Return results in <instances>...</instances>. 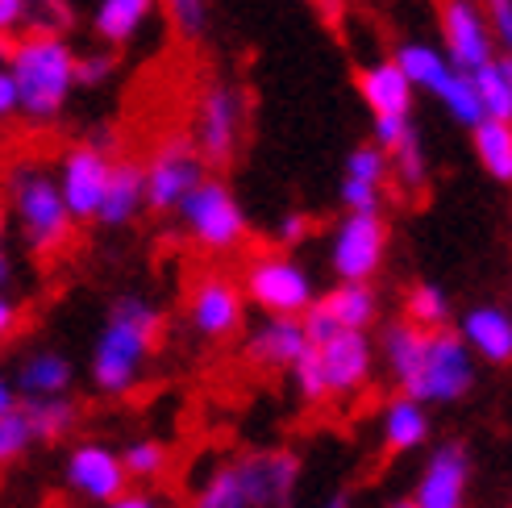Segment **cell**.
I'll return each mask as SVG.
<instances>
[{
    "mask_svg": "<svg viewBox=\"0 0 512 508\" xmlns=\"http://www.w3.org/2000/svg\"><path fill=\"white\" fill-rule=\"evenodd\" d=\"M242 484V496L250 508H292L296 484H300V459L292 450H263L229 463Z\"/></svg>",
    "mask_w": 512,
    "mask_h": 508,
    "instance_id": "13",
    "label": "cell"
},
{
    "mask_svg": "<svg viewBox=\"0 0 512 508\" xmlns=\"http://www.w3.org/2000/svg\"><path fill=\"white\" fill-rule=\"evenodd\" d=\"M479 13H483V21H488L496 46H504V55H508V46H512V0H479Z\"/></svg>",
    "mask_w": 512,
    "mask_h": 508,
    "instance_id": "41",
    "label": "cell"
},
{
    "mask_svg": "<svg viewBox=\"0 0 512 508\" xmlns=\"http://www.w3.org/2000/svg\"><path fill=\"white\" fill-rule=\"evenodd\" d=\"M313 350H317L329 396H358L371 384V375H375L371 334H334L325 346H313Z\"/></svg>",
    "mask_w": 512,
    "mask_h": 508,
    "instance_id": "17",
    "label": "cell"
},
{
    "mask_svg": "<svg viewBox=\"0 0 512 508\" xmlns=\"http://www.w3.org/2000/svg\"><path fill=\"white\" fill-rule=\"evenodd\" d=\"M117 454H121L125 479H138V484H150V479H159V475L167 471V463H171V450H167V442H159V438H138V442H130V446L117 450Z\"/></svg>",
    "mask_w": 512,
    "mask_h": 508,
    "instance_id": "32",
    "label": "cell"
},
{
    "mask_svg": "<svg viewBox=\"0 0 512 508\" xmlns=\"http://www.w3.org/2000/svg\"><path fill=\"white\" fill-rule=\"evenodd\" d=\"M109 171H113V159L92 150L88 142H71L63 155H59V167L50 171L55 175V188L63 196V209L67 217L80 225V221H96V209L105 200V188H109Z\"/></svg>",
    "mask_w": 512,
    "mask_h": 508,
    "instance_id": "11",
    "label": "cell"
},
{
    "mask_svg": "<svg viewBox=\"0 0 512 508\" xmlns=\"http://www.w3.org/2000/svg\"><path fill=\"white\" fill-rule=\"evenodd\" d=\"M5 71L17 88V113L34 125L59 121L75 92V46L63 34H17L9 42Z\"/></svg>",
    "mask_w": 512,
    "mask_h": 508,
    "instance_id": "2",
    "label": "cell"
},
{
    "mask_svg": "<svg viewBox=\"0 0 512 508\" xmlns=\"http://www.w3.org/2000/svg\"><path fill=\"white\" fill-rule=\"evenodd\" d=\"M75 384V367L63 350H30L25 359L17 363V375H13V392L25 396V400H55V396H67Z\"/></svg>",
    "mask_w": 512,
    "mask_h": 508,
    "instance_id": "22",
    "label": "cell"
},
{
    "mask_svg": "<svg viewBox=\"0 0 512 508\" xmlns=\"http://www.w3.org/2000/svg\"><path fill=\"white\" fill-rule=\"evenodd\" d=\"M117 75L113 50H92V55H75V88H105Z\"/></svg>",
    "mask_w": 512,
    "mask_h": 508,
    "instance_id": "37",
    "label": "cell"
},
{
    "mask_svg": "<svg viewBox=\"0 0 512 508\" xmlns=\"http://www.w3.org/2000/svg\"><path fill=\"white\" fill-rule=\"evenodd\" d=\"M9 117H17V88L9 80L5 63H0V121H9Z\"/></svg>",
    "mask_w": 512,
    "mask_h": 508,
    "instance_id": "46",
    "label": "cell"
},
{
    "mask_svg": "<svg viewBox=\"0 0 512 508\" xmlns=\"http://www.w3.org/2000/svg\"><path fill=\"white\" fill-rule=\"evenodd\" d=\"M471 146H475L479 167L496 184H512V125L483 117L479 125H471Z\"/></svg>",
    "mask_w": 512,
    "mask_h": 508,
    "instance_id": "27",
    "label": "cell"
},
{
    "mask_svg": "<svg viewBox=\"0 0 512 508\" xmlns=\"http://www.w3.org/2000/svg\"><path fill=\"white\" fill-rule=\"evenodd\" d=\"M192 508H250L246 496H242V484L234 467H217L209 479H204V488L196 492Z\"/></svg>",
    "mask_w": 512,
    "mask_h": 508,
    "instance_id": "33",
    "label": "cell"
},
{
    "mask_svg": "<svg viewBox=\"0 0 512 508\" xmlns=\"http://www.w3.org/2000/svg\"><path fill=\"white\" fill-rule=\"evenodd\" d=\"M179 42H204L213 30V0H159Z\"/></svg>",
    "mask_w": 512,
    "mask_h": 508,
    "instance_id": "31",
    "label": "cell"
},
{
    "mask_svg": "<svg viewBox=\"0 0 512 508\" xmlns=\"http://www.w3.org/2000/svg\"><path fill=\"white\" fill-rule=\"evenodd\" d=\"M438 25H442V46L438 50L446 55V63L458 67L463 75L479 71L483 63H492L500 55L488 21H483V13H479V0H446Z\"/></svg>",
    "mask_w": 512,
    "mask_h": 508,
    "instance_id": "12",
    "label": "cell"
},
{
    "mask_svg": "<svg viewBox=\"0 0 512 508\" xmlns=\"http://www.w3.org/2000/svg\"><path fill=\"white\" fill-rule=\"evenodd\" d=\"M146 213V200H142V163L138 159H113L109 171V188L105 200L96 209V221L105 230H125Z\"/></svg>",
    "mask_w": 512,
    "mask_h": 508,
    "instance_id": "23",
    "label": "cell"
},
{
    "mask_svg": "<svg viewBox=\"0 0 512 508\" xmlns=\"http://www.w3.org/2000/svg\"><path fill=\"white\" fill-rule=\"evenodd\" d=\"M30 446H34V429H30V417H25V409L17 404V409H9L5 417H0V467L17 463Z\"/></svg>",
    "mask_w": 512,
    "mask_h": 508,
    "instance_id": "35",
    "label": "cell"
},
{
    "mask_svg": "<svg viewBox=\"0 0 512 508\" xmlns=\"http://www.w3.org/2000/svg\"><path fill=\"white\" fill-rule=\"evenodd\" d=\"M309 230H313V217L304 213V209H288V213L275 217L271 238H275L279 246H300L304 238H309Z\"/></svg>",
    "mask_w": 512,
    "mask_h": 508,
    "instance_id": "40",
    "label": "cell"
},
{
    "mask_svg": "<svg viewBox=\"0 0 512 508\" xmlns=\"http://www.w3.org/2000/svg\"><path fill=\"white\" fill-rule=\"evenodd\" d=\"M175 217L184 225V234L209 254H234L250 238L246 205L221 175H204V180L179 200Z\"/></svg>",
    "mask_w": 512,
    "mask_h": 508,
    "instance_id": "5",
    "label": "cell"
},
{
    "mask_svg": "<svg viewBox=\"0 0 512 508\" xmlns=\"http://www.w3.org/2000/svg\"><path fill=\"white\" fill-rule=\"evenodd\" d=\"M63 479L75 496H84L92 504H109L121 492H130V479H125L121 454L105 442H80L71 446L67 463H63Z\"/></svg>",
    "mask_w": 512,
    "mask_h": 508,
    "instance_id": "15",
    "label": "cell"
},
{
    "mask_svg": "<svg viewBox=\"0 0 512 508\" xmlns=\"http://www.w3.org/2000/svg\"><path fill=\"white\" fill-rule=\"evenodd\" d=\"M92 150H100V155H109V159H117V146H121V138H117V130L113 125H96V130L84 138Z\"/></svg>",
    "mask_w": 512,
    "mask_h": 508,
    "instance_id": "45",
    "label": "cell"
},
{
    "mask_svg": "<svg viewBox=\"0 0 512 508\" xmlns=\"http://www.w3.org/2000/svg\"><path fill=\"white\" fill-rule=\"evenodd\" d=\"M163 334V309L146 296H117L113 309L105 317L92 346V388L105 396H125L138 388V379L146 375L150 354L159 346Z\"/></svg>",
    "mask_w": 512,
    "mask_h": 508,
    "instance_id": "1",
    "label": "cell"
},
{
    "mask_svg": "<svg viewBox=\"0 0 512 508\" xmlns=\"http://www.w3.org/2000/svg\"><path fill=\"white\" fill-rule=\"evenodd\" d=\"M188 321H192L196 334L209 338V342L234 338L246 321L242 288L229 275H200L192 296H188Z\"/></svg>",
    "mask_w": 512,
    "mask_h": 508,
    "instance_id": "14",
    "label": "cell"
},
{
    "mask_svg": "<svg viewBox=\"0 0 512 508\" xmlns=\"http://www.w3.org/2000/svg\"><path fill=\"white\" fill-rule=\"evenodd\" d=\"M313 346L309 338H304V329H300V317H263L259 325L250 329V338H246V354H250V363H259V367H279V371H288L296 359H304Z\"/></svg>",
    "mask_w": 512,
    "mask_h": 508,
    "instance_id": "20",
    "label": "cell"
},
{
    "mask_svg": "<svg viewBox=\"0 0 512 508\" xmlns=\"http://www.w3.org/2000/svg\"><path fill=\"white\" fill-rule=\"evenodd\" d=\"M454 334L475 354V363H492V367L512 363V313L504 304H471L458 317Z\"/></svg>",
    "mask_w": 512,
    "mask_h": 508,
    "instance_id": "18",
    "label": "cell"
},
{
    "mask_svg": "<svg viewBox=\"0 0 512 508\" xmlns=\"http://www.w3.org/2000/svg\"><path fill=\"white\" fill-rule=\"evenodd\" d=\"M321 313L338 325V334H367L379 321V292L371 284H338L317 296Z\"/></svg>",
    "mask_w": 512,
    "mask_h": 508,
    "instance_id": "24",
    "label": "cell"
},
{
    "mask_svg": "<svg viewBox=\"0 0 512 508\" xmlns=\"http://www.w3.org/2000/svg\"><path fill=\"white\" fill-rule=\"evenodd\" d=\"M17 329H21V304L9 292H0V342H9Z\"/></svg>",
    "mask_w": 512,
    "mask_h": 508,
    "instance_id": "44",
    "label": "cell"
},
{
    "mask_svg": "<svg viewBox=\"0 0 512 508\" xmlns=\"http://www.w3.org/2000/svg\"><path fill=\"white\" fill-rule=\"evenodd\" d=\"M471 88L483 117L512 125V59L508 55H496L492 63L471 71Z\"/></svg>",
    "mask_w": 512,
    "mask_h": 508,
    "instance_id": "26",
    "label": "cell"
},
{
    "mask_svg": "<svg viewBox=\"0 0 512 508\" xmlns=\"http://www.w3.org/2000/svg\"><path fill=\"white\" fill-rule=\"evenodd\" d=\"M471 488V450L463 442H438L417 479V492L408 496L417 508H467Z\"/></svg>",
    "mask_w": 512,
    "mask_h": 508,
    "instance_id": "16",
    "label": "cell"
},
{
    "mask_svg": "<svg viewBox=\"0 0 512 508\" xmlns=\"http://www.w3.org/2000/svg\"><path fill=\"white\" fill-rule=\"evenodd\" d=\"M404 321L408 325H417V329H425V334H433V329H446L450 325V296H446V288L442 284H413L408 288V300H404Z\"/></svg>",
    "mask_w": 512,
    "mask_h": 508,
    "instance_id": "29",
    "label": "cell"
},
{
    "mask_svg": "<svg viewBox=\"0 0 512 508\" xmlns=\"http://www.w3.org/2000/svg\"><path fill=\"white\" fill-rule=\"evenodd\" d=\"M159 13V0H96L92 9V38L105 50L134 46L142 30Z\"/></svg>",
    "mask_w": 512,
    "mask_h": 508,
    "instance_id": "21",
    "label": "cell"
},
{
    "mask_svg": "<svg viewBox=\"0 0 512 508\" xmlns=\"http://www.w3.org/2000/svg\"><path fill=\"white\" fill-rule=\"evenodd\" d=\"M342 180L383 188V180H388V155H383L379 146H371V142L354 146L350 155H346V175H342Z\"/></svg>",
    "mask_w": 512,
    "mask_h": 508,
    "instance_id": "34",
    "label": "cell"
},
{
    "mask_svg": "<svg viewBox=\"0 0 512 508\" xmlns=\"http://www.w3.org/2000/svg\"><path fill=\"white\" fill-rule=\"evenodd\" d=\"M346 213H379L383 209V188H371V184H354V180H342L338 188Z\"/></svg>",
    "mask_w": 512,
    "mask_h": 508,
    "instance_id": "42",
    "label": "cell"
},
{
    "mask_svg": "<svg viewBox=\"0 0 512 508\" xmlns=\"http://www.w3.org/2000/svg\"><path fill=\"white\" fill-rule=\"evenodd\" d=\"M388 175H396L404 192H421L429 184V155H425V142L417 130L396 150H388Z\"/></svg>",
    "mask_w": 512,
    "mask_h": 508,
    "instance_id": "30",
    "label": "cell"
},
{
    "mask_svg": "<svg viewBox=\"0 0 512 508\" xmlns=\"http://www.w3.org/2000/svg\"><path fill=\"white\" fill-rule=\"evenodd\" d=\"M379 434H383V446L388 454H408V450H421L433 434V421H429V409L408 396H396L383 404V417H379Z\"/></svg>",
    "mask_w": 512,
    "mask_h": 508,
    "instance_id": "25",
    "label": "cell"
},
{
    "mask_svg": "<svg viewBox=\"0 0 512 508\" xmlns=\"http://www.w3.org/2000/svg\"><path fill=\"white\" fill-rule=\"evenodd\" d=\"M358 100L367 105L371 117H413V84L404 80V71L392 59H375L358 67Z\"/></svg>",
    "mask_w": 512,
    "mask_h": 508,
    "instance_id": "19",
    "label": "cell"
},
{
    "mask_svg": "<svg viewBox=\"0 0 512 508\" xmlns=\"http://www.w3.org/2000/svg\"><path fill=\"white\" fill-rule=\"evenodd\" d=\"M388 508H417V504H413V500H392Z\"/></svg>",
    "mask_w": 512,
    "mask_h": 508,
    "instance_id": "52",
    "label": "cell"
},
{
    "mask_svg": "<svg viewBox=\"0 0 512 508\" xmlns=\"http://www.w3.org/2000/svg\"><path fill=\"white\" fill-rule=\"evenodd\" d=\"M13 275H17L13 254H9V246H5V242H0V292H5V288L13 284Z\"/></svg>",
    "mask_w": 512,
    "mask_h": 508,
    "instance_id": "49",
    "label": "cell"
},
{
    "mask_svg": "<svg viewBox=\"0 0 512 508\" xmlns=\"http://www.w3.org/2000/svg\"><path fill=\"white\" fill-rule=\"evenodd\" d=\"M17 404H21V400H17V392H13V379L0 371V417H5L9 409H17Z\"/></svg>",
    "mask_w": 512,
    "mask_h": 508,
    "instance_id": "48",
    "label": "cell"
},
{
    "mask_svg": "<svg viewBox=\"0 0 512 508\" xmlns=\"http://www.w3.org/2000/svg\"><path fill=\"white\" fill-rule=\"evenodd\" d=\"M75 21L71 0H30V25L38 34H63Z\"/></svg>",
    "mask_w": 512,
    "mask_h": 508,
    "instance_id": "38",
    "label": "cell"
},
{
    "mask_svg": "<svg viewBox=\"0 0 512 508\" xmlns=\"http://www.w3.org/2000/svg\"><path fill=\"white\" fill-rule=\"evenodd\" d=\"M209 167H204L200 150L192 146L188 134H171L163 138L150 155L142 159V200H146V213H175L179 200H184Z\"/></svg>",
    "mask_w": 512,
    "mask_h": 508,
    "instance_id": "9",
    "label": "cell"
},
{
    "mask_svg": "<svg viewBox=\"0 0 512 508\" xmlns=\"http://www.w3.org/2000/svg\"><path fill=\"white\" fill-rule=\"evenodd\" d=\"M392 63L404 71V80L413 84V92H429L438 105L458 121V125H479L483 113H479V100H475V88H471V75H463L458 67L446 63V55L433 42H421V38H408L396 46Z\"/></svg>",
    "mask_w": 512,
    "mask_h": 508,
    "instance_id": "8",
    "label": "cell"
},
{
    "mask_svg": "<svg viewBox=\"0 0 512 508\" xmlns=\"http://www.w3.org/2000/svg\"><path fill=\"white\" fill-rule=\"evenodd\" d=\"M321 508H350V500H346V496H329Z\"/></svg>",
    "mask_w": 512,
    "mask_h": 508,
    "instance_id": "50",
    "label": "cell"
},
{
    "mask_svg": "<svg viewBox=\"0 0 512 508\" xmlns=\"http://www.w3.org/2000/svg\"><path fill=\"white\" fill-rule=\"evenodd\" d=\"M288 371H292V388H296V396H300L304 404H321V400H329V392H325V375H321V363H317V350H309L304 359H296Z\"/></svg>",
    "mask_w": 512,
    "mask_h": 508,
    "instance_id": "36",
    "label": "cell"
},
{
    "mask_svg": "<svg viewBox=\"0 0 512 508\" xmlns=\"http://www.w3.org/2000/svg\"><path fill=\"white\" fill-rule=\"evenodd\" d=\"M5 192H9V217L17 225L25 250L55 254V250H63L71 242L75 221L63 209V196L55 188V175H50V167L17 163L9 171Z\"/></svg>",
    "mask_w": 512,
    "mask_h": 508,
    "instance_id": "3",
    "label": "cell"
},
{
    "mask_svg": "<svg viewBox=\"0 0 512 508\" xmlns=\"http://www.w3.org/2000/svg\"><path fill=\"white\" fill-rule=\"evenodd\" d=\"M413 130H417L413 117H371V146H379L383 155H388V150H396Z\"/></svg>",
    "mask_w": 512,
    "mask_h": 508,
    "instance_id": "39",
    "label": "cell"
},
{
    "mask_svg": "<svg viewBox=\"0 0 512 508\" xmlns=\"http://www.w3.org/2000/svg\"><path fill=\"white\" fill-rule=\"evenodd\" d=\"M21 409H25V417H30L34 442H59V438H67L71 429H75V421H80V409H75V400H67V396L25 400Z\"/></svg>",
    "mask_w": 512,
    "mask_h": 508,
    "instance_id": "28",
    "label": "cell"
},
{
    "mask_svg": "<svg viewBox=\"0 0 512 508\" xmlns=\"http://www.w3.org/2000/svg\"><path fill=\"white\" fill-rule=\"evenodd\" d=\"M105 508H163L150 492H121L117 500H109Z\"/></svg>",
    "mask_w": 512,
    "mask_h": 508,
    "instance_id": "47",
    "label": "cell"
},
{
    "mask_svg": "<svg viewBox=\"0 0 512 508\" xmlns=\"http://www.w3.org/2000/svg\"><path fill=\"white\" fill-rule=\"evenodd\" d=\"M0 242H5V200H0Z\"/></svg>",
    "mask_w": 512,
    "mask_h": 508,
    "instance_id": "51",
    "label": "cell"
},
{
    "mask_svg": "<svg viewBox=\"0 0 512 508\" xmlns=\"http://www.w3.org/2000/svg\"><path fill=\"white\" fill-rule=\"evenodd\" d=\"M250 125V96L238 80H209L196 96L192 146L200 150L204 167H229L238 159Z\"/></svg>",
    "mask_w": 512,
    "mask_h": 508,
    "instance_id": "4",
    "label": "cell"
},
{
    "mask_svg": "<svg viewBox=\"0 0 512 508\" xmlns=\"http://www.w3.org/2000/svg\"><path fill=\"white\" fill-rule=\"evenodd\" d=\"M388 234L383 213H346L329 234V271L338 284H371L388 259Z\"/></svg>",
    "mask_w": 512,
    "mask_h": 508,
    "instance_id": "10",
    "label": "cell"
},
{
    "mask_svg": "<svg viewBox=\"0 0 512 508\" xmlns=\"http://www.w3.org/2000/svg\"><path fill=\"white\" fill-rule=\"evenodd\" d=\"M238 288H242V300L254 304L263 317H304V309L317 300V284L309 267L292 259L288 250L254 254Z\"/></svg>",
    "mask_w": 512,
    "mask_h": 508,
    "instance_id": "7",
    "label": "cell"
},
{
    "mask_svg": "<svg viewBox=\"0 0 512 508\" xmlns=\"http://www.w3.org/2000/svg\"><path fill=\"white\" fill-rule=\"evenodd\" d=\"M30 30V0H0V38Z\"/></svg>",
    "mask_w": 512,
    "mask_h": 508,
    "instance_id": "43",
    "label": "cell"
},
{
    "mask_svg": "<svg viewBox=\"0 0 512 508\" xmlns=\"http://www.w3.org/2000/svg\"><path fill=\"white\" fill-rule=\"evenodd\" d=\"M475 384H479L475 354L446 325V329H433V334H425L421 367L413 375V384H408L400 396L417 400V404H425V409H429V404H458V400H467Z\"/></svg>",
    "mask_w": 512,
    "mask_h": 508,
    "instance_id": "6",
    "label": "cell"
}]
</instances>
